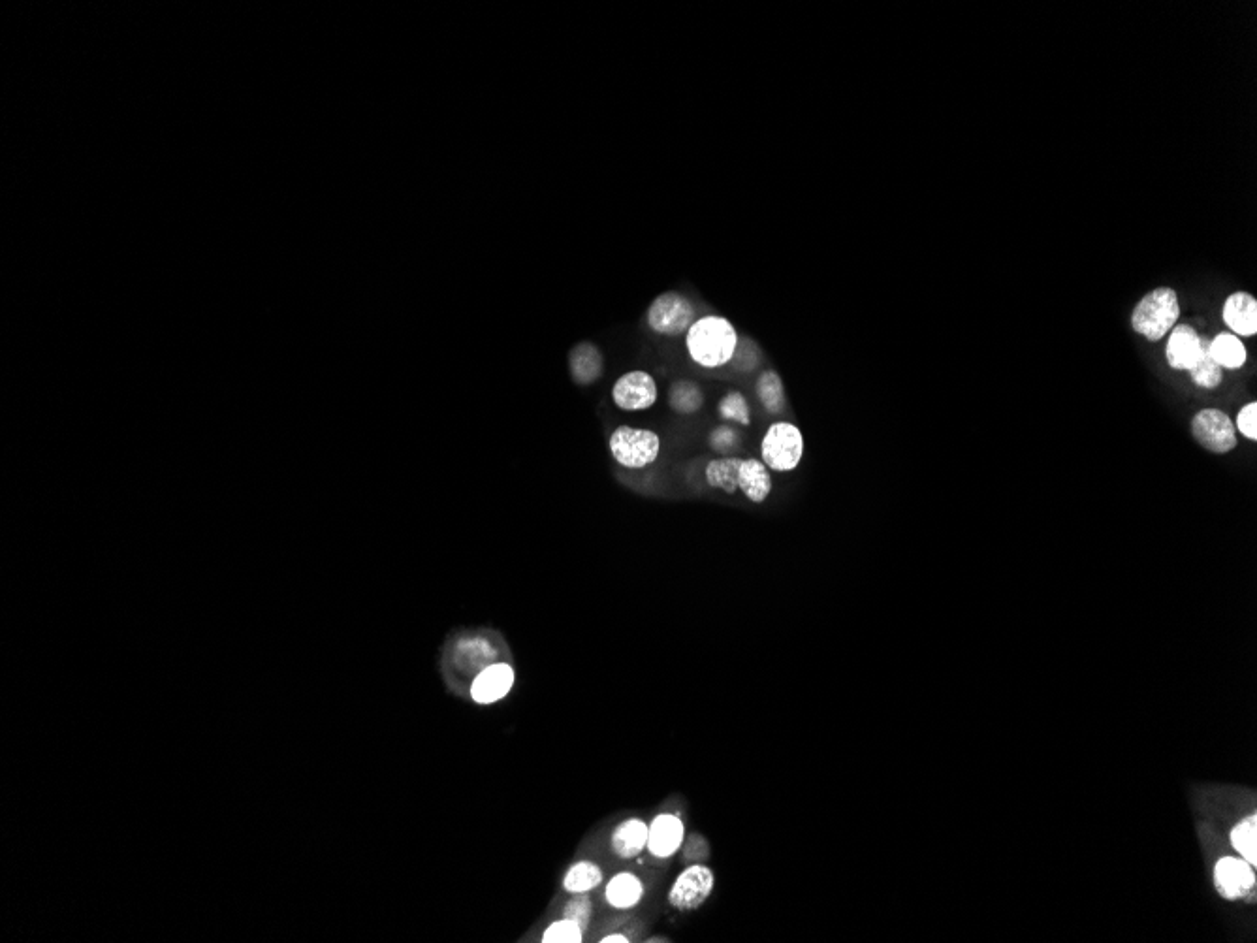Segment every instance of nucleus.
Listing matches in <instances>:
<instances>
[{
	"mask_svg": "<svg viewBox=\"0 0 1257 943\" xmlns=\"http://www.w3.org/2000/svg\"><path fill=\"white\" fill-rule=\"evenodd\" d=\"M717 415L721 420L734 422L740 426H749L751 424V409H749L748 398L738 392L731 390L727 392L721 401L717 403Z\"/></svg>",
	"mask_w": 1257,
	"mask_h": 943,
	"instance_id": "5701e85b",
	"label": "nucleus"
},
{
	"mask_svg": "<svg viewBox=\"0 0 1257 943\" xmlns=\"http://www.w3.org/2000/svg\"><path fill=\"white\" fill-rule=\"evenodd\" d=\"M514 669L509 663H492L478 672L471 684V697L477 704H494L505 699L514 688Z\"/></svg>",
	"mask_w": 1257,
	"mask_h": 943,
	"instance_id": "f8f14e48",
	"label": "nucleus"
},
{
	"mask_svg": "<svg viewBox=\"0 0 1257 943\" xmlns=\"http://www.w3.org/2000/svg\"><path fill=\"white\" fill-rule=\"evenodd\" d=\"M644 883L633 872H618L606 883L605 898L614 910H631L644 898Z\"/></svg>",
	"mask_w": 1257,
	"mask_h": 943,
	"instance_id": "f3484780",
	"label": "nucleus"
},
{
	"mask_svg": "<svg viewBox=\"0 0 1257 943\" xmlns=\"http://www.w3.org/2000/svg\"><path fill=\"white\" fill-rule=\"evenodd\" d=\"M695 320H697L695 305L687 296L676 290H667L659 294L646 313L648 328L653 334L663 337L685 336Z\"/></svg>",
	"mask_w": 1257,
	"mask_h": 943,
	"instance_id": "39448f33",
	"label": "nucleus"
},
{
	"mask_svg": "<svg viewBox=\"0 0 1257 943\" xmlns=\"http://www.w3.org/2000/svg\"><path fill=\"white\" fill-rule=\"evenodd\" d=\"M661 447L659 433L635 426H618L608 439L612 458L625 469H644L657 462Z\"/></svg>",
	"mask_w": 1257,
	"mask_h": 943,
	"instance_id": "20e7f679",
	"label": "nucleus"
},
{
	"mask_svg": "<svg viewBox=\"0 0 1257 943\" xmlns=\"http://www.w3.org/2000/svg\"><path fill=\"white\" fill-rule=\"evenodd\" d=\"M1192 433L1201 447L1216 454H1226L1237 447V435L1231 418L1218 409H1205L1192 420Z\"/></svg>",
	"mask_w": 1257,
	"mask_h": 943,
	"instance_id": "1a4fd4ad",
	"label": "nucleus"
},
{
	"mask_svg": "<svg viewBox=\"0 0 1257 943\" xmlns=\"http://www.w3.org/2000/svg\"><path fill=\"white\" fill-rule=\"evenodd\" d=\"M605 880L601 866L593 861H578L574 863L565 878H563V889L569 895H584L595 891Z\"/></svg>",
	"mask_w": 1257,
	"mask_h": 943,
	"instance_id": "4be33fe9",
	"label": "nucleus"
},
{
	"mask_svg": "<svg viewBox=\"0 0 1257 943\" xmlns=\"http://www.w3.org/2000/svg\"><path fill=\"white\" fill-rule=\"evenodd\" d=\"M667 401L676 415H697L704 407V392L701 384L691 379H678L670 384Z\"/></svg>",
	"mask_w": 1257,
	"mask_h": 943,
	"instance_id": "6ab92c4d",
	"label": "nucleus"
},
{
	"mask_svg": "<svg viewBox=\"0 0 1257 943\" xmlns=\"http://www.w3.org/2000/svg\"><path fill=\"white\" fill-rule=\"evenodd\" d=\"M1237 430L1248 437L1250 441L1257 439V403L1252 401L1248 405H1244L1241 413L1237 416Z\"/></svg>",
	"mask_w": 1257,
	"mask_h": 943,
	"instance_id": "c756f323",
	"label": "nucleus"
},
{
	"mask_svg": "<svg viewBox=\"0 0 1257 943\" xmlns=\"http://www.w3.org/2000/svg\"><path fill=\"white\" fill-rule=\"evenodd\" d=\"M708 443L714 452H717L721 458L731 456L734 448L740 447V433L736 432L732 426H717L714 432L710 433Z\"/></svg>",
	"mask_w": 1257,
	"mask_h": 943,
	"instance_id": "cd10ccee",
	"label": "nucleus"
},
{
	"mask_svg": "<svg viewBox=\"0 0 1257 943\" xmlns=\"http://www.w3.org/2000/svg\"><path fill=\"white\" fill-rule=\"evenodd\" d=\"M494 646L490 644V640L482 639V637H473V639L460 640L454 648V663L456 667H460V671L478 672L486 669L488 665L495 663Z\"/></svg>",
	"mask_w": 1257,
	"mask_h": 943,
	"instance_id": "a211bd4d",
	"label": "nucleus"
},
{
	"mask_svg": "<svg viewBox=\"0 0 1257 943\" xmlns=\"http://www.w3.org/2000/svg\"><path fill=\"white\" fill-rule=\"evenodd\" d=\"M1222 317L1231 334L1252 337L1257 334V300L1248 292L1231 294L1224 304Z\"/></svg>",
	"mask_w": 1257,
	"mask_h": 943,
	"instance_id": "4468645a",
	"label": "nucleus"
},
{
	"mask_svg": "<svg viewBox=\"0 0 1257 943\" xmlns=\"http://www.w3.org/2000/svg\"><path fill=\"white\" fill-rule=\"evenodd\" d=\"M755 394L768 415L780 416L785 413L787 409L785 386L774 369H766L759 375L755 383Z\"/></svg>",
	"mask_w": 1257,
	"mask_h": 943,
	"instance_id": "aec40b11",
	"label": "nucleus"
},
{
	"mask_svg": "<svg viewBox=\"0 0 1257 943\" xmlns=\"http://www.w3.org/2000/svg\"><path fill=\"white\" fill-rule=\"evenodd\" d=\"M1180 317L1177 292L1173 288L1160 287L1148 292L1135 305L1131 313V328L1148 341H1160L1167 336Z\"/></svg>",
	"mask_w": 1257,
	"mask_h": 943,
	"instance_id": "7ed1b4c3",
	"label": "nucleus"
},
{
	"mask_svg": "<svg viewBox=\"0 0 1257 943\" xmlns=\"http://www.w3.org/2000/svg\"><path fill=\"white\" fill-rule=\"evenodd\" d=\"M1214 883L1220 895L1226 898H1244L1246 895H1254L1256 891L1254 866L1246 863L1244 859L1241 861L1235 857H1224L1216 863V868H1214Z\"/></svg>",
	"mask_w": 1257,
	"mask_h": 943,
	"instance_id": "9b49d317",
	"label": "nucleus"
},
{
	"mask_svg": "<svg viewBox=\"0 0 1257 943\" xmlns=\"http://www.w3.org/2000/svg\"><path fill=\"white\" fill-rule=\"evenodd\" d=\"M1209 352L1222 369H1241L1248 360L1244 343L1231 332L1210 339Z\"/></svg>",
	"mask_w": 1257,
	"mask_h": 943,
	"instance_id": "412c9836",
	"label": "nucleus"
},
{
	"mask_svg": "<svg viewBox=\"0 0 1257 943\" xmlns=\"http://www.w3.org/2000/svg\"><path fill=\"white\" fill-rule=\"evenodd\" d=\"M763 354L759 345L751 337H740L738 347L732 356L731 366L736 373H751L761 366Z\"/></svg>",
	"mask_w": 1257,
	"mask_h": 943,
	"instance_id": "393cba45",
	"label": "nucleus"
},
{
	"mask_svg": "<svg viewBox=\"0 0 1257 943\" xmlns=\"http://www.w3.org/2000/svg\"><path fill=\"white\" fill-rule=\"evenodd\" d=\"M804 456V437L791 422H774L761 441L763 464L776 473L795 471Z\"/></svg>",
	"mask_w": 1257,
	"mask_h": 943,
	"instance_id": "423d86ee",
	"label": "nucleus"
},
{
	"mask_svg": "<svg viewBox=\"0 0 1257 943\" xmlns=\"http://www.w3.org/2000/svg\"><path fill=\"white\" fill-rule=\"evenodd\" d=\"M1169 334L1167 364L1178 371H1190L1207 349L1210 339L1199 336L1188 324H1178Z\"/></svg>",
	"mask_w": 1257,
	"mask_h": 943,
	"instance_id": "ddd939ff",
	"label": "nucleus"
},
{
	"mask_svg": "<svg viewBox=\"0 0 1257 943\" xmlns=\"http://www.w3.org/2000/svg\"><path fill=\"white\" fill-rule=\"evenodd\" d=\"M704 477L710 488L723 490L729 496L740 490L751 503L757 505L764 503L772 494L770 469L763 464V460L757 458H716L706 465Z\"/></svg>",
	"mask_w": 1257,
	"mask_h": 943,
	"instance_id": "f257e3e1",
	"label": "nucleus"
},
{
	"mask_svg": "<svg viewBox=\"0 0 1257 943\" xmlns=\"http://www.w3.org/2000/svg\"><path fill=\"white\" fill-rule=\"evenodd\" d=\"M610 846L614 855L620 859H635L648 846V823L640 817H629L621 821L612 831Z\"/></svg>",
	"mask_w": 1257,
	"mask_h": 943,
	"instance_id": "dca6fc26",
	"label": "nucleus"
},
{
	"mask_svg": "<svg viewBox=\"0 0 1257 943\" xmlns=\"http://www.w3.org/2000/svg\"><path fill=\"white\" fill-rule=\"evenodd\" d=\"M599 942L601 943H629L631 942V940H629V938H627L625 934H620V932H618V934H608V936H605V938H603V940H599Z\"/></svg>",
	"mask_w": 1257,
	"mask_h": 943,
	"instance_id": "7c9ffc66",
	"label": "nucleus"
},
{
	"mask_svg": "<svg viewBox=\"0 0 1257 943\" xmlns=\"http://www.w3.org/2000/svg\"><path fill=\"white\" fill-rule=\"evenodd\" d=\"M716 887L714 870L706 864H691L670 887L669 902L674 910L693 912L701 908Z\"/></svg>",
	"mask_w": 1257,
	"mask_h": 943,
	"instance_id": "0eeeda50",
	"label": "nucleus"
},
{
	"mask_svg": "<svg viewBox=\"0 0 1257 943\" xmlns=\"http://www.w3.org/2000/svg\"><path fill=\"white\" fill-rule=\"evenodd\" d=\"M584 928L578 923H574L571 919L563 917L556 923H552L550 927L544 930L541 942L544 943H582L584 942Z\"/></svg>",
	"mask_w": 1257,
	"mask_h": 943,
	"instance_id": "a878e982",
	"label": "nucleus"
},
{
	"mask_svg": "<svg viewBox=\"0 0 1257 943\" xmlns=\"http://www.w3.org/2000/svg\"><path fill=\"white\" fill-rule=\"evenodd\" d=\"M605 360L603 352L589 341L574 345L569 351V373L578 386H591L603 377Z\"/></svg>",
	"mask_w": 1257,
	"mask_h": 943,
	"instance_id": "2eb2a0df",
	"label": "nucleus"
},
{
	"mask_svg": "<svg viewBox=\"0 0 1257 943\" xmlns=\"http://www.w3.org/2000/svg\"><path fill=\"white\" fill-rule=\"evenodd\" d=\"M659 398L657 381L644 369L623 373L612 386V400L616 407L627 413L652 409Z\"/></svg>",
	"mask_w": 1257,
	"mask_h": 943,
	"instance_id": "6e6552de",
	"label": "nucleus"
},
{
	"mask_svg": "<svg viewBox=\"0 0 1257 943\" xmlns=\"http://www.w3.org/2000/svg\"><path fill=\"white\" fill-rule=\"evenodd\" d=\"M1190 375H1192L1194 383L1197 386H1201V388H1216L1222 381V368L1210 356L1209 345L1201 354V358L1197 360L1194 368L1190 369Z\"/></svg>",
	"mask_w": 1257,
	"mask_h": 943,
	"instance_id": "bb28decb",
	"label": "nucleus"
},
{
	"mask_svg": "<svg viewBox=\"0 0 1257 943\" xmlns=\"http://www.w3.org/2000/svg\"><path fill=\"white\" fill-rule=\"evenodd\" d=\"M685 842V825L682 817L672 812H661L648 823V853L655 859L674 857Z\"/></svg>",
	"mask_w": 1257,
	"mask_h": 943,
	"instance_id": "9d476101",
	"label": "nucleus"
},
{
	"mask_svg": "<svg viewBox=\"0 0 1257 943\" xmlns=\"http://www.w3.org/2000/svg\"><path fill=\"white\" fill-rule=\"evenodd\" d=\"M738 332L731 320L719 315H706L695 320L685 334L689 358L704 369L725 368L731 364L738 347Z\"/></svg>",
	"mask_w": 1257,
	"mask_h": 943,
	"instance_id": "f03ea898",
	"label": "nucleus"
},
{
	"mask_svg": "<svg viewBox=\"0 0 1257 943\" xmlns=\"http://www.w3.org/2000/svg\"><path fill=\"white\" fill-rule=\"evenodd\" d=\"M1231 844L1241 853L1246 863L1256 866L1257 863V819L1256 816L1242 821L1231 832Z\"/></svg>",
	"mask_w": 1257,
	"mask_h": 943,
	"instance_id": "b1692460",
	"label": "nucleus"
},
{
	"mask_svg": "<svg viewBox=\"0 0 1257 943\" xmlns=\"http://www.w3.org/2000/svg\"><path fill=\"white\" fill-rule=\"evenodd\" d=\"M591 913H593V904L589 900L588 893H584V895H574V898L567 902V906L563 910V917L571 919V921L578 923L580 927L586 930L589 925V919H591Z\"/></svg>",
	"mask_w": 1257,
	"mask_h": 943,
	"instance_id": "c85d7f7f",
	"label": "nucleus"
}]
</instances>
